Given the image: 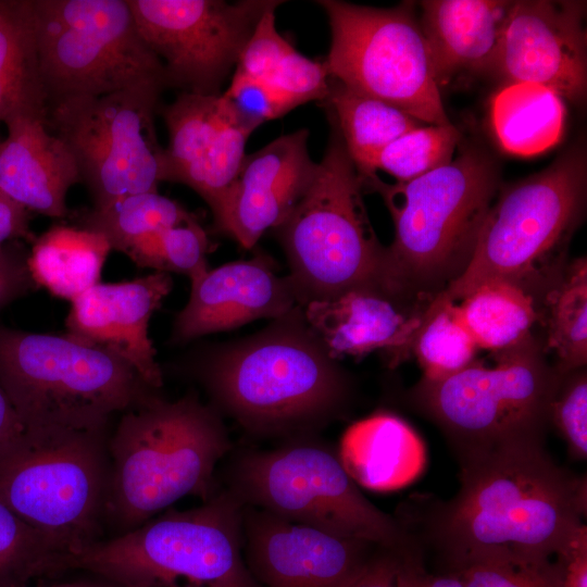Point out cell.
Masks as SVG:
<instances>
[{
	"mask_svg": "<svg viewBox=\"0 0 587 587\" xmlns=\"http://www.w3.org/2000/svg\"><path fill=\"white\" fill-rule=\"evenodd\" d=\"M477 350L454 303L437 296L425 309L410 346V355L416 358L423 378L438 379L460 371L476 358Z\"/></svg>",
	"mask_w": 587,
	"mask_h": 587,
	"instance_id": "cell-33",
	"label": "cell"
},
{
	"mask_svg": "<svg viewBox=\"0 0 587 587\" xmlns=\"http://www.w3.org/2000/svg\"><path fill=\"white\" fill-rule=\"evenodd\" d=\"M334 117L344 145L361 175H371L378 152L404 133L424 125L399 108L329 78L322 101Z\"/></svg>",
	"mask_w": 587,
	"mask_h": 587,
	"instance_id": "cell-29",
	"label": "cell"
},
{
	"mask_svg": "<svg viewBox=\"0 0 587 587\" xmlns=\"http://www.w3.org/2000/svg\"><path fill=\"white\" fill-rule=\"evenodd\" d=\"M403 550L379 547L359 574L344 587H398Z\"/></svg>",
	"mask_w": 587,
	"mask_h": 587,
	"instance_id": "cell-42",
	"label": "cell"
},
{
	"mask_svg": "<svg viewBox=\"0 0 587 587\" xmlns=\"http://www.w3.org/2000/svg\"><path fill=\"white\" fill-rule=\"evenodd\" d=\"M453 303L478 349L490 352L520 344L540 323L537 300L522 287L502 279L486 280Z\"/></svg>",
	"mask_w": 587,
	"mask_h": 587,
	"instance_id": "cell-30",
	"label": "cell"
},
{
	"mask_svg": "<svg viewBox=\"0 0 587 587\" xmlns=\"http://www.w3.org/2000/svg\"><path fill=\"white\" fill-rule=\"evenodd\" d=\"M48 105L142 85L167 88L127 0H33Z\"/></svg>",
	"mask_w": 587,
	"mask_h": 587,
	"instance_id": "cell-12",
	"label": "cell"
},
{
	"mask_svg": "<svg viewBox=\"0 0 587 587\" xmlns=\"http://www.w3.org/2000/svg\"><path fill=\"white\" fill-rule=\"evenodd\" d=\"M25 253L0 265V310L33 290L37 285L30 274Z\"/></svg>",
	"mask_w": 587,
	"mask_h": 587,
	"instance_id": "cell-44",
	"label": "cell"
},
{
	"mask_svg": "<svg viewBox=\"0 0 587 587\" xmlns=\"http://www.w3.org/2000/svg\"><path fill=\"white\" fill-rule=\"evenodd\" d=\"M46 116L33 0H0V122Z\"/></svg>",
	"mask_w": 587,
	"mask_h": 587,
	"instance_id": "cell-26",
	"label": "cell"
},
{
	"mask_svg": "<svg viewBox=\"0 0 587 587\" xmlns=\"http://www.w3.org/2000/svg\"><path fill=\"white\" fill-rule=\"evenodd\" d=\"M290 98L297 105L323 101L329 91V75L324 61H315L292 48L263 80Z\"/></svg>",
	"mask_w": 587,
	"mask_h": 587,
	"instance_id": "cell-40",
	"label": "cell"
},
{
	"mask_svg": "<svg viewBox=\"0 0 587 587\" xmlns=\"http://www.w3.org/2000/svg\"><path fill=\"white\" fill-rule=\"evenodd\" d=\"M451 574L463 587H565L560 566L550 561L483 560L452 567Z\"/></svg>",
	"mask_w": 587,
	"mask_h": 587,
	"instance_id": "cell-37",
	"label": "cell"
},
{
	"mask_svg": "<svg viewBox=\"0 0 587 587\" xmlns=\"http://www.w3.org/2000/svg\"><path fill=\"white\" fill-rule=\"evenodd\" d=\"M227 489L243 504L335 536L395 550L411 545L407 528L366 499L337 451L320 441L300 437L239 455Z\"/></svg>",
	"mask_w": 587,
	"mask_h": 587,
	"instance_id": "cell-11",
	"label": "cell"
},
{
	"mask_svg": "<svg viewBox=\"0 0 587 587\" xmlns=\"http://www.w3.org/2000/svg\"><path fill=\"white\" fill-rule=\"evenodd\" d=\"M172 286V277L163 272L122 283L99 282L71 301L66 333L120 355L158 390L163 377L148 328Z\"/></svg>",
	"mask_w": 587,
	"mask_h": 587,
	"instance_id": "cell-20",
	"label": "cell"
},
{
	"mask_svg": "<svg viewBox=\"0 0 587 587\" xmlns=\"http://www.w3.org/2000/svg\"><path fill=\"white\" fill-rule=\"evenodd\" d=\"M29 587V586H28ZM35 587H120L109 582H91V580H72L63 583H54L49 585H40Z\"/></svg>",
	"mask_w": 587,
	"mask_h": 587,
	"instance_id": "cell-48",
	"label": "cell"
},
{
	"mask_svg": "<svg viewBox=\"0 0 587 587\" xmlns=\"http://www.w3.org/2000/svg\"><path fill=\"white\" fill-rule=\"evenodd\" d=\"M24 427L0 386V452L17 440Z\"/></svg>",
	"mask_w": 587,
	"mask_h": 587,
	"instance_id": "cell-47",
	"label": "cell"
},
{
	"mask_svg": "<svg viewBox=\"0 0 587 587\" xmlns=\"http://www.w3.org/2000/svg\"><path fill=\"white\" fill-rule=\"evenodd\" d=\"M67 555L0 500V587H28L65 573Z\"/></svg>",
	"mask_w": 587,
	"mask_h": 587,
	"instance_id": "cell-34",
	"label": "cell"
},
{
	"mask_svg": "<svg viewBox=\"0 0 587 587\" xmlns=\"http://www.w3.org/2000/svg\"><path fill=\"white\" fill-rule=\"evenodd\" d=\"M209 239L195 215L157 235H153L127 251L138 266L155 272L178 273L190 282L208 270Z\"/></svg>",
	"mask_w": 587,
	"mask_h": 587,
	"instance_id": "cell-36",
	"label": "cell"
},
{
	"mask_svg": "<svg viewBox=\"0 0 587 587\" xmlns=\"http://www.w3.org/2000/svg\"><path fill=\"white\" fill-rule=\"evenodd\" d=\"M332 32L329 78L432 125L449 124L413 2L373 8L321 0Z\"/></svg>",
	"mask_w": 587,
	"mask_h": 587,
	"instance_id": "cell-13",
	"label": "cell"
},
{
	"mask_svg": "<svg viewBox=\"0 0 587 587\" xmlns=\"http://www.w3.org/2000/svg\"><path fill=\"white\" fill-rule=\"evenodd\" d=\"M193 214L176 201L148 191L118 199L107 207L84 210L78 227L101 234L112 250L127 253L140 241L177 225Z\"/></svg>",
	"mask_w": 587,
	"mask_h": 587,
	"instance_id": "cell-32",
	"label": "cell"
},
{
	"mask_svg": "<svg viewBox=\"0 0 587 587\" xmlns=\"http://www.w3.org/2000/svg\"><path fill=\"white\" fill-rule=\"evenodd\" d=\"M111 247L101 234L54 225L35 238L27 264L37 286L73 301L99 283Z\"/></svg>",
	"mask_w": 587,
	"mask_h": 587,
	"instance_id": "cell-28",
	"label": "cell"
},
{
	"mask_svg": "<svg viewBox=\"0 0 587 587\" xmlns=\"http://www.w3.org/2000/svg\"><path fill=\"white\" fill-rule=\"evenodd\" d=\"M554 425L574 460L587 455V376L585 367L561 373L550 405Z\"/></svg>",
	"mask_w": 587,
	"mask_h": 587,
	"instance_id": "cell-38",
	"label": "cell"
},
{
	"mask_svg": "<svg viewBox=\"0 0 587 587\" xmlns=\"http://www.w3.org/2000/svg\"><path fill=\"white\" fill-rule=\"evenodd\" d=\"M546 336L542 348L552 354L559 373L585 367L587 362V261L567 262L540 305Z\"/></svg>",
	"mask_w": 587,
	"mask_h": 587,
	"instance_id": "cell-31",
	"label": "cell"
},
{
	"mask_svg": "<svg viewBox=\"0 0 587 587\" xmlns=\"http://www.w3.org/2000/svg\"><path fill=\"white\" fill-rule=\"evenodd\" d=\"M361 175V174H360ZM378 192L395 225L386 247L383 288L417 310L467 267L499 187V170L486 151L467 147L450 163L405 183L361 175Z\"/></svg>",
	"mask_w": 587,
	"mask_h": 587,
	"instance_id": "cell-2",
	"label": "cell"
},
{
	"mask_svg": "<svg viewBox=\"0 0 587 587\" xmlns=\"http://www.w3.org/2000/svg\"><path fill=\"white\" fill-rule=\"evenodd\" d=\"M363 192L362 177L333 125L311 184L276 228L300 303L357 288L384 292L386 247L371 225Z\"/></svg>",
	"mask_w": 587,
	"mask_h": 587,
	"instance_id": "cell-9",
	"label": "cell"
},
{
	"mask_svg": "<svg viewBox=\"0 0 587 587\" xmlns=\"http://www.w3.org/2000/svg\"><path fill=\"white\" fill-rule=\"evenodd\" d=\"M242 509L230 490H217L198 507L168 508L70 554L67 571L120 587H262L243 557Z\"/></svg>",
	"mask_w": 587,
	"mask_h": 587,
	"instance_id": "cell-6",
	"label": "cell"
},
{
	"mask_svg": "<svg viewBox=\"0 0 587 587\" xmlns=\"http://www.w3.org/2000/svg\"><path fill=\"white\" fill-rule=\"evenodd\" d=\"M299 303L290 277L277 275L270 258L258 254L209 268L192 280L173 337L185 342L260 319H283Z\"/></svg>",
	"mask_w": 587,
	"mask_h": 587,
	"instance_id": "cell-21",
	"label": "cell"
},
{
	"mask_svg": "<svg viewBox=\"0 0 587 587\" xmlns=\"http://www.w3.org/2000/svg\"><path fill=\"white\" fill-rule=\"evenodd\" d=\"M458 460L460 488L433 510L427 529L452 567L483 560L548 562L585 525L586 478L559 466L545 444Z\"/></svg>",
	"mask_w": 587,
	"mask_h": 587,
	"instance_id": "cell-1",
	"label": "cell"
},
{
	"mask_svg": "<svg viewBox=\"0 0 587 587\" xmlns=\"http://www.w3.org/2000/svg\"><path fill=\"white\" fill-rule=\"evenodd\" d=\"M337 454L357 485L376 491L410 485L423 473L427 459L416 432L390 413L351 424L341 436Z\"/></svg>",
	"mask_w": 587,
	"mask_h": 587,
	"instance_id": "cell-25",
	"label": "cell"
},
{
	"mask_svg": "<svg viewBox=\"0 0 587 587\" xmlns=\"http://www.w3.org/2000/svg\"><path fill=\"white\" fill-rule=\"evenodd\" d=\"M308 137L307 129H298L246 154L230 187L212 209L218 230L251 249L267 229L286 221L317 167L308 151Z\"/></svg>",
	"mask_w": 587,
	"mask_h": 587,
	"instance_id": "cell-19",
	"label": "cell"
},
{
	"mask_svg": "<svg viewBox=\"0 0 587 587\" xmlns=\"http://www.w3.org/2000/svg\"><path fill=\"white\" fill-rule=\"evenodd\" d=\"M565 587H587V530L583 525L557 554Z\"/></svg>",
	"mask_w": 587,
	"mask_h": 587,
	"instance_id": "cell-43",
	"label": "cell"
},
{
	"mask_svg": "<svg viewBox=\"0 0 587 587\" xmlns=\"http://www.w3.org/2000/svg\"><path fill=\"white\" fill-rule=\"evenodd\" d=\"M168 133L161 159V182L184 184L213 209L237 176L252 134L226 98L180 92L160 107Z\"/></svg>",
	"mask_w": 587,
	"mask_h": 587,
	"instance_id": "cell-18",
	"label": "cell"
},
{
	"mask_svg": "<svg viewBox=\"0 0 587 587\" xmlns=\"http://www.w3.org/2000/svg\"><path fill=\"white\" fill-rule=\"evenodd\" d=\"M566 110L563 99L534 83H510L490 102V123L499 146L508 153L530 157L561 139Z\"/></svg>",
	"mask_w": 587,
	"mask_h": 587,
	"instance_id": "cell-27",
	"label": "cell"
},
{
	"mask_svg": "<svg viewBox=\"0 0 587 587\" xmlns=\"http://www.w3.org/2000/svg\"><path fill=\"white\" fill-rule=\"evenodd\" d=\"M0 141V191L28 210L51 217L68 214L66 195L79 182L68 147L46 125V116L8 118Z\"/></svg>",
	"mask_w": 587,
	"mask_h": 587,
	"instance_id": "cell-23",
	"label": "cell"
},
{
	"mask_svg": "<svg viewBox=\"0 0 587 587\" xmlns=\"http://www.w3.org/2000/svg\"><path fill=\"white\" fill-rule=\"evenodd\" d=\"M1 141V140H0Z\"/></svg>",
	"mask_w": 587,
	"mask_h": 587,
	"instance_id": "cell-50",
	"label": "cell"
},
{
	"mask_svg": "<svg viewBox=\"0 0 587 587\" xmlns=\"http://www.w3.org/2000/svg\"><path fill=\"white\" fill-rule=\"evenodd\" d=\"M275 0H127L167 87L221 95L262 14Z\"/></svg>",
	"mask_w": 587,
	"mask_h": 587,
	"instance_id": "cell-15",
	"label": "cell"
},
{
	"mask_svg": "<svg viewBox=\"0 0 587 587\" xmlns=\"http://www.w3.org/2000/svg\"><path fill=\"white\" fill-rule=\"evenodd\" d=\"M107 429L24 430L0 452V500L65 553L102 539Z\"/></svg>",
	"mask_w": 587,
	"mask_h": 587,
	"instance_id": "cell-10",
	"label": "cell"
},
{
	"mask_svg": "<svg viewBox=\"0 0 587 587\" xmlns=\"http://www.w3.org/2000/svg\"><path fill=\"white\" fill-rule=\"evenodd\" d=\"M14 242L15 241L0 245V265L8 263L24 253V251H22Z\"/></svg>",
	"mask_w": 587,
	"mask_h": 587,
	"instance_id": "cell-49",
	"label": "cell"
},
{
	"mask_svg": "<svg viewBox=\"0 0 587 587\" xmlns=\"http://www.w3.org/2000/svg\"><path fill=\"white\" fill-rule=\"evenodd\" d=\"M29 211L0 191V245L17 240L34 241Z\"/></svg>",
	"mask_w": 587,
	"mask_h": 587,
	"instance_id": "cell-45",
	"label": "cell"
},
{
	"mask_svg": "<svg viewBox=\"0 0 587 587\" xmlns=\"http://www.w3.org/2000/svg\"><path fill=\"white\" fill-rule=\"evenodd\" d=\"M164 89L142 85L48 105L47 128L68 147L92 208L158 191L163 148L157 138L154 114Z\"/></svg>",
	"mask_w": 587,
	"mask_h": 587,
	"instance_id": "cell-14",
	"label": "cell"
},
{
	"mask_svg": "<svg viewBox=\"0 0 587 587\" xmlns=\"http://www.w3.org/2000/svg\"><path fill=\"white\" fill-rule=\"evenodd\" d=\"M243 557L262 587H344L378 546L243 504Z\"/></svg>",
	"mask_w": 587,
	"mask_h": 587,
	"instance_id": "cell-17",
	"label": "cell"
},
{
	"mask_svg": "<svg viewBox=\"0 0 587 587\" xmlns=\"http://www.w3.org/2000/svg\"><path fill=\"white\" fill-rule=\"evenodd\" d=\"M274 3L262 14L238 58L234 73L266 80L284 57L294 48L277 30Z\"/></svg>",
	"mask_w": 587,
	"mask_h": 587,
	"instance_id": "cell-41",
	"label": "cell"
},
{
	"mask_svg": "<svg viewBox=\"0 0 587 587\" xmlns=\"http://www.w3.org/2000/svg\"><path fill=\"white\" fill-rule=\"evenodd\" d=\"M230 450L220 412L195 394H157L123 413L108 439L104 525L112 536L137 528L187 496L207 501L215 470Z\"/></svg>",
	"mask_w": 587,
	"mask_h": 587,
	"instance_id": "cell-3",
	"label": "cell"
},
{
	"mask_svg": "<svg viewBox=\"0 0 587 587\" xmlns=\"http://www.w3.org/2000/svg\"><path fill=\"white\" fill-rule=\"evenodd\" d=\"M461 133L451 123L415 127L382 149L371 165V173L383 171L397 183L415 179L453 160Z\"/></svg>",
	"mask_w": 587,
	"mask_h": 587,
	"instance_id": "cell-35",
	"label": "cell"
},
{
	"mask_svg": "<svg viewBox=\"0 0 587 587\" xmlns=\"http://www.w3.org/2000/svg\"><path fill=\"white\" fill-rule=\"evenodd\" d=\"M408 549L401 553L398 587H463L451 573L444 576L427 574Z\"/></svg>",
	"mask_w": 587,
	"mask_h": 587,
	"instance_id": "cell-46",
	"label": "cell"
},
{
	"mask_svg": "<svg viewBox=\"0 0 587 587\" xmlns=\"http://www.w3.org/2000/svg\"><path fill=\"white\" fill-rule=\"evenodd\" d=\"M513 1L426 0L419 18L440 88L465 73L495 72Z\"/></svg>",
	"mask_w": 587,
	"mask_h": 587,
	"instance_id": "cell-24",
	"label": "cell"
},
{
	"mask_svg": "<svg viewBox=\"0 0 587 587\" xmlns=\"http://www.w3.org/2000/svg\"><path fill=\"white\" fill-rule=\"evenodd\" d=\"M200 377L214 409L260 437L292 436L337 414L347 380L304 324L288 322L210 357Z\"/></svg>",
	"mask_w": 587,
	"mask_h": 587,
	"instance_id": "cell-4",
	"label": "cell"
},
{
	"mask_svg": "<svg viewBox=\"0 0 587 587\" xmlns=\"http://www.w3.org/2000/svg\"><path fill=\"white\" fill-rule=\"evenodd\" d=\"M0 386L24 430L107 429L110 417L153 395L120 355L70 334L0 325Z\"/></svg>",
	"mask_w": 587,
	"mask_h": 587,
	"instance_id": "cell-7",
	"label": "cell"
},
{
	"mask_svg": "<svg viewBox=\"0 0 587 587\" xmlns=\"http://www.w3.org/2000/svg\"><path fill=\"white\" fill-rule=\"evenodd\" d=\"M586 2L513 1L496 73L580 102L587 88Z\"/></svg>",
	"mask_w": 587,
	"mask_h": 587,
	"instance_id": "cell-16",
	"label": "cell"
},
{
	"mask_svg": "<svg viewBox=\"0 0 587 587\" xmlns=\"http://www.w3.org/2000/svg\"><path fill=\"white\" fill-rule=\"evenodd\" d=\"M304 305L305 325L333 360L362 358L380 350L390 366L410 355L425 311L371 288L347 290Z\"/></svg>",
	"mask_w": 587,
	"mask_h": 587,
	"instance_id": "cell-22",
	"label": "cell"
},
{
	"mask_svg": "<svg viewBox=\"0 0 587 587\" xmlns=\"http://www.w3.org/2000/svg\"><path fill=\"white\" fill-rule=\"evenodd\" d=\"M560 376L547 360L542 340L533 334L488 358H475L446 377H422L411 399L442 430L460 459L545 444Z\"/></svg>",
	"mask_w": 587,
	"mask_h": 587,
	"instance_id": "cell-8",
	"label": "cell"
},
{
	"mask_svg": "<svg viewBox=\"0 0 587 587\" xmlns=\"http://www.w3.org/2000/svg\"><path fill=\"white\" fill-rule=\"evenodd\" d=\"M222 95L240 124L250 132L298 107L270 84L238 73H234L229 86Z\"/></svg>",
	"mask_w": 587,
	"mask_h": 587,
	"instance_id": "cell-39",
	"label": "cell"
},
{
	"mask_svg": "<svg viewBox=\"0 0 587 587\" xmlns=\"http://www.w3.org/2000/svg\"><path fill=\"white\" fill-rule=\"evenodd\" d=\"M586 186V153L576 147L503 189L485 217L467 267L440 295L457 302L479 284L502 279L525 289L540 307L567 264Z\"/></svg>",
	"mask_w": 587,
	"mask_h": 587,
	"instance_id": "cell-5",
	"label": "cell"
}]
</instances>
